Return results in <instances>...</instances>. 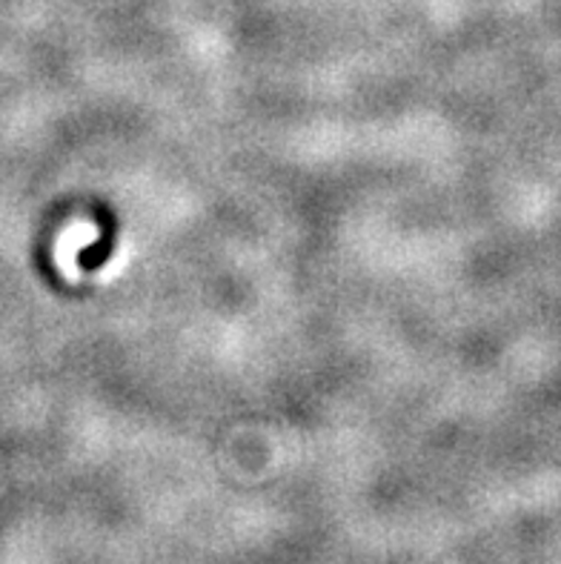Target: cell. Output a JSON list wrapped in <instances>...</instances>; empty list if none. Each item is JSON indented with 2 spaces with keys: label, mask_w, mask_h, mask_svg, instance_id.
<instances>
[{
  "label": "cell",
  "mask_w": 561,
  "mask_h": 564,
  "mask_svg": "<svg viewBox=\"0 0 561 564\" xmlns=\"http://www.w3.org/2000/svg\"><path fill=\"white\" fill-rule=\"evenodd\" d=\"M95 238H98V230H95L92 224H72L67 233H63L61 267H63V272H67V275H69V258L75 256L77 249H84L86 244L95 242Z\"/></svg>",
  "instance_id": "1"
}]
</instances>
